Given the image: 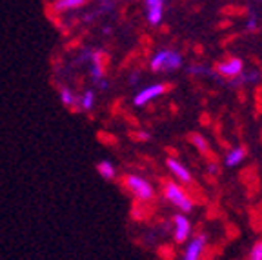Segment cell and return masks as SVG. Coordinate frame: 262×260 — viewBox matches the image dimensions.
Wrapping results in <instances>:
<instances>
[{"label":"cell","instance_id":"cell-1","mask_svg":"<svg viewBox=\"0 0 262 260\" xmlns=\"http://www.w3.org/2000/svg\"><path fill=\"white\" fill-rule=\"evenodd\" d=\"M164 197L168 199V202H171L175 207H179L182 213H189L193 209V200L188 193L175 182H164Z\"/></svg>","mask_w":262,"mask_h":260},{"label":"cell","instance_id":"cell-2","mask_svg":"<svg viewBox=\"0 0 262 260\" xmlns=\"http://www.w3.org/2000/svg\"><path fill=\"white\" fill-rule=\"evenodd\" d=\"M124 186H126L137 199L144 200V202H149V200H153V197H155L151 184L139 175H127L126 179H124Z\"/></svg>","mask_w":262,"mask_h":260},{"label":"cell","instance_id":"cell-3","mask_svg":"<svg viewBox=\"0 0 262 260\" xmlns=\"http://www.w3.org/2000/svg\"><path fill=\"white\" fill-rule=\"evenodd\" d=\"M182 60L175 51H169V49H164L157 55L151 60V69L155 73H164V71H173V69H179Z\"/></svg>","mask_w":262,"mask_h":260},{"label":"cell","instance_id":"cell-4","mask_svg":"<svg viewBox=\"0 0 262 260\" xmlns=\"http://www.w3.org/2000/svg\"><path fill=\"white\" fill-rule=\"evenodd\" d=\"M213 69H215L219 75H222V77H226V78H235V77H238V75L242 73V60L229 57V55H228L224 62H219V64H215V66H213Z\"/></svg>","mask_w":262,"mask_h":260},{"label":"cell","instance_id":"cell-5","mask_svg":"<svg viewBox=\"0 0 262 260\" xmlns=\"http://www.w3.org/2000/svg\"><path fill=\"white\" fill-rule=\"evenodd\" d=\"M173 90V84H155L151 88H146L144 91H140L135 97V106H144L149 100H153L155 97H160V95L168 93V91Z\"/></svg>","mask_w":262,"mask_h":260},{"label":"cell","instance_id":"cell-6","mask_svg":"<svg viewBox=\"0 0 262 260\" xmlns=\"http://www.w3.org/2000/svg\"><path fill=\"white\" fill-rule=\"evenodd\" d=\"M173 226H175V233H173L175 242L177 244H184L189 233H191V222L184 215H175L173 216Z\"/></svg>","mask_w":262,"mask_h":260},{"label":"cell","instance_id":"cell-7","mask_svg":"<svg viewBox=\"0 0 262 260\" xmlns=\"http://www.w3.org/2000/svg\"><path fill=\"white\" fill-rule=\"evenodd\" d=\"M206 249V236L199 235L189 242L188 249L184 253V260H201L202 253Z\"/></svg>","mask_w":262,"mask_h":260},{"label":"cell","instance_id":"cell-8","mask_svg":"<svg viewBox=\"0 0 262 260\" xmlns=\"http://www.w3.org/2000/svg\"><path fill=\"white\" fill-rule=\"evenodd\" d=\"M162 0H146V11H147V22L151 26L160 24L162 20Z\"/></svg>","mask_w":262,"mask_h":260},{"label":"cell","instance_id":"cell-9","mask_svg":"<svg viewBox=\"0 0 262 260\" xmlns=\"http://www.w3.org/2000/svg\"><path fill=\"white\" fill-rule=\"evenodd\" d=\"M166 166H168V169L171 171L173 175H175L179 180H182V182H186V184H191V182H193L191 173H189V171L186 169V167L182 166V164H180L179 160L168 159V160H166Z\"/></svg>","mask_w":262,"mask_h":260},{"label":"cell","instance_id":"cell-10","mask_svg":"<svg viewBox=\"0 0 262 260\" xmlns=\"http://www.w3.org/2000/svg\"><path fill=\"white\" fill-rule=\"evenodd\" d=\"M88 0H57L53 4V8L57 11H70V9H77L80 6L86 4Z\"/></svg>","mask_w":262,"mask_h":260},{"label":"cell","instance_id":"cell-11","mask_svg":"<svg viewBox=\"0 0 262 260\" xmlns=\"http://www.w3.org/2000/svg\"><path fill=\"white\" fill-rule=\"evenodd\" d=\"M188 140L196 147V149L201 151L202 155H206L209 151V146H208V142H206V138L201 137L199 133H189L188 135Z\"/></svg>","mask_w":262,"mask_h":260},{"label":"cell","instance_id":"cell-12","mask_svg":"<svg viewBox=\"0 0 262 260\" xmlns=\"http://www.w3.org/2000/svg\"><path fill=\"white\" fill-rule=\"evenodd\" d=\"M244 157H246V151L242 149V147H233V149L228 153V157H226V164H228V166H237Z\"/></svg>","mask_w":262,"mask_h":260},{"label":"cell","instance_id":"cell-13","mask_svg":"<svg viewBox=\"0 0 262 260\" xmlns=\"http://www.w3.org/2000/svg\"><path fill=\"white\" fill-rule=\"evenodd\" d=\"M97 169H98V173L104 177V179H107V180H113L115 177H117V171H115V167L111 166L110 162H106V160H102V162H98L97 164Z\"/></svg>","mask_w":262,"mask_h":260},{"label":"cell","instance_id":"cell-14","mask_svg":"<svg viewBox=\"0 0 262 260\" xmlns=\"http://www.w3.org/2000/svg\"><path fill=\"white\" fill-rule=\"evenodd\" d=\"M60 98H62V102H64L66 106L70 107V110H75L77 111V106H75V104H77V98H75V95L71 93L70 90H68V88H62L60 90Z\"/></svg>","mask_w":262,"mask_h":260},{"label":"cell","instance_id":"cell-15","mask_svg":"<svg viewBox=\"0 0 262 260\" xmlns=\"http://www.w3.org/2000/svg\"><path fill=\"white\" fill-rule=\"evenodd\" d=\"M93 100H95L93 91H86V93L82 95V98L78 102H80V107L84 111H91V107H93Z\"/></svg>","mask_w":262,"mask_h":260},{"label":"cell","instance_id":"cell-16","mask_svg":"<svg viewBox=\"0 0 262 260\" xmlns=\"http://www.w3.org/2000/svg\"><path fill=\"white\" fill-rule=\"evenodd\" d=\"M250 260H262V240H258L257 244H255L253 248H251Z\"/></svg>","mask_w":262,"mask_h":260},{"label":"cell","instance_id":"cell-17","mask_svg":"<svg viewBox=\"0 0 262 260\" xmlns=\"http://www.w3.org/2000/svg\"><path fill=\"white\" fill-rule=\"evenodd\" d=\"M129 137L133 138V140H139V142H144V140H147V133H144V131H129Z\"/></svg>","mask_w":262,"mask_h":260},{"label":"cell","instance_id":"cell-18","mask_svg":"<svg viewBox=\"0 0 262 260\" xmlns=\"http://www.w3.org/2000/svg\"><path fill=\"white\" fill-rule=\"evenodd\" d=\"M201 124H209V117H208V113H202V117H201Z\"/></svg>","mask_w":262,"mask_h":260},{"label":"cell","instance_id":"cell-19","mask_svg":"<svg viewBox=\"0 0 262 260\" xmlns=\"http://www.w3.org/2000/svg\"><path fill=\"white\" fill-rule=\"evenodd\" d=\"M228 26H229V22H222V24H221V29H226Z\"/></svg>","mask_w":262,"mask_h":260}]
</instances>
